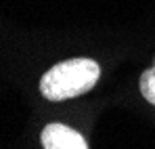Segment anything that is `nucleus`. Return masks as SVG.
Masks as SVG:
<instances>
[{"mask_svg":"<svg viewBox=\"0 0 155 149\" xmlns=\"http://www.w3.org/2000/svg\"><path fill=\"white\" fill-rule=\"evenodd\" d=\"M138 88H140V95L151 105H155V67L143 72V76L138 78Z\"/></svg>","mask_w":155,"mask_h":149,"instance_id":"obj_3","label":"nucleus"},{"mask_svg":"<svg viewBox=\"0 0 155 149\" xmlns=\"http://www.w3.org/2000/svg\"><path fill=\"white\" fill-rule=\"evenodd\" d=\"M40 141L44 149H88L86 139L78 130L57 122L42 128Z\"/></svg>","mask_w":155,"mask_h":149,"instance_id":"obj_2","label":"nucleus"},{"mask_svg":"<svg viewBox=\"0 0 155 149\" xmlns=\"http://www.w3.org/2000/svg\"><path fill=\"white\" fill-rule=\"evenodd\" d=\"M101 67L92 59H67L52 65L46 74L40 78V93L48 101H65L76 99L92 90L99 82Z\"/></svg>","mask_w":155,"mask_h":149,"instance_id":"obj_1","label":"nucleus"}]
</instances>
